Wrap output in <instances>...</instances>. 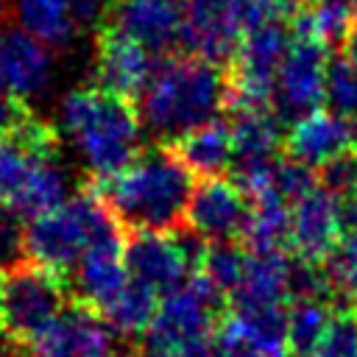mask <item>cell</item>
<instances>
[{"label": "cell", "instance_id": "11", "mask_svg": "<svg viewBox=\"0 0 357 357\" xmlns=\"http://www.w3.org/2000/svg\"><path fill=\"white\" fill-rule=\"evenodd\" d=\"M156 64L159 59L142 45H137L134 39L117 33L109 25L98 28L95 61H92L95 86L114 92L120 98H128V100H139V95L145 92L148 81L156 73Z\"/></svg>", "mask_w": 357, "mask_h": 357}, {"label": "cell", "instance_id": "15", "mask_svg": "<svg viewBox=\"0 0 357 357\" xmlns=\"http://www.w3.org/2000/svg\"><path fill=\"white\" fill-rule=\"evenodd\" d=\"M53 47L22 28H0V89L17 100L36 98L53 78Z\"/></svg>", "mask_w": 357, "mask_h": 357}, {"label": "cell", "instance_id": "9", "mask_svg": "<svg viewBox=\"0 0 357 357\" xmlns=\"http://www.w3.org/2000/svg\"><path fill=\"white\" fill-rule=\"evenodd\" d=\"M251 212L254 204L234 178H201V184L192 190L184 226H190L206 243H234L240 240Z\"/></svg>", "mask_w": 357, "mask_h": 357}, {"label": "cell", "instance_id": "26", "mask_svg": "<svg viewBox=\"0 0 357 357\" xmlns=\"http://www.w3.org/2000/svg\"><path fill=\"white\" fill-rule=\"evenodd\" d=\"M324 106L346 120L357 114V67L346 56H329Z\"/></svg>", "mask_w": 357, "mask_h": 357}, {"label": "cell", "instance_id": "22", "mask_svg": "<svg viewBox=\"0 0 357 357\" xmlns=\"http://www.w3.org/2000/svg\"><path fill=\"white\" fill-rule=\"evenodd\" d=\"M245 251H287L290 248V206L254 204V212L237 240Z\"/></svg>", "mask_w": 357, "mask_h": 357}, {"label": "cell", "instance_id": "28", "mask_svg": "<svg viewBox=\"0 0 357 357\" xmlns=\"http://www.w3.org/2000/svg\"><path fill=\"white\" fill-rule=\"evenodd\" d=\"M307 357H357V318L351 310H337L326 335Z\"/></svg>", "mask_w": 357, "mask_h": 357}, {"label": "cell", "instance_id": "37", "mask_svg": "<svg viewBox=\"0 0 357 357\" xmlns=\"http://www.w3.org/2000/svg\"><path fill=\"white\" fill-rule=\"evenodd\" d=\"M0 321H3V273H0Z\"/></svg>", "mask_w": 357, "mask_h": 357}, {"label": "cell", "instance_id": "4", "mask_svg": "<svg viewBox=\"0 0 357 357\" xmlns=\"http://www.w3.org/2000/svg\"><path fill=\"white\" fill-rule=\"evenodd\" d=\"M114 231H126L103 198L89 187L61 206L36 215L22 229V259L36 262L64 279H70L73 268L84 257V251Z\"/></svg>", "mask_w": 357, "mask_h": 357}, {"label": "cell", "instance_id": "39", "mask_svg": "<svg viewBox=\"0 0 357 357\" xmlns=\"http://www.w3.org/2000/svg\"><path fill=\"white\" fill-rule=\"evenodd\" d=\"M0 357H22V354H6V351H0Z\"/></svg>", "mask_w": 357, "mask_h": 357}, {"label": "cell", "instance_id": "12", "mask_svg": "<svg viewBox=\"0 0 357 357\" xmlns=\"http://www.w3.org/2000/svg\"><path fill=\"white\" fill-rule=\"evenodd\" d=\"M103 25L134 39L153 56L181 47L184 3L181 0H114Z\"/></svg>", "mask_w": 357, "mask_h": 357}, {"label": "cell", "instance_id": "8", "mask_svg": "<svg viewBox=\"0 0 357 357\" xmlns=\"http://www.w3.org/2000/svg\"><path fill=\"white\" fill-rule=\"evenodd\" d=\"M22 351V357H120L117 335L98 310L81 301L67 304Z\"/></svg>", "mask_w": 357, "mask_h": 357}, {"label": "cell", "instance_id": "2", "mask_svg": "<svg viewBox=\"0 0 357 357\" xmlns=\"http://www.w3.org/2000/svg\"><path fill=\"white\" fill-rule=\"evenodd\" d=\"M229 103V73L198 56L159 59L153 78L139 95L142 128L170 145L173 139L218 120Z\"/></svg>", "mask_w": 357, "mask_h": 357}, {"label": "cell", "instance_id": "40", "mask_svg": "<svg viewBox=\"0 0 357 357\" xmlns=\"http://www.w3.org/2000/svg\"><path fill=\"white\" fill-rule=\"evenodd\" d=\"M351 3H354V8H357V0H351Z\"/></svg>", "mask_w": 357, "mask_h": 357}, {"label": "cell", "instance_id": "14", "mask_svg": "<svg viewBox=\"0 0 357 357\" xmlns=\"http://www.w3.org/2000/svg\"><path fill=\"white\" fill-rule=\"evenodd\" d=\"M70 290L75 293V301L92 307V310H103L109 301H114L120 296V290L131 282L128 271H126V237L123 231L106 234L100 240H95L84 257L78 259V265L70 273Z\"/></svg>", "mask_w": 357, "mask_h": 357}, {"label": "cell", "instance_id": "38", "mask_svg": "<svg viewBox=\"0 0 357 357\" xmlns=\"http://www.w3.org/2000/svg\"><path fill=\"white\" fill-rule=\"evenodd\" d=\"M351 315L357 318V298H351Z\"/></svg>", "mask_w": 357, "mask_h": 357}, {"label": "cell", "instance_id": "19", "mask_svg": "<svg viewBox=\"0 0 357 357\" xmlns=\"http://www.w3.org/2000/svg\"><path fill=\"white\" fill-rule=\"evenodd\" d=\"M159 298L162 296L153 293L151 287L139 282H128L120 290V296L100 310V315L117 337L137 340V337H145V332L151 329L153 315L159 310Z\"/></svg>", "mask_w": 357, "mask_h": 357}, {"label": "cell", "instance_id": "21", "mask_svg": "<svg viewBox=\"0 0 357 357\" xmlns=\"http://www.w3.org/2000/svg\"><path fill=\"white\" fill-rule=\"evenodd\" d=\"M20 28L42 39L47 47H64L73 42L78 25L70 11V0H14Z\"/></svg>", "mask_w": 357, "mask_h": 357}, {"label": "cell", "instance_id": "29", "mask_svg": "<svg viewBox=\"0 0 357 357\" xmlns=\"http://www.w3.org/2000/svg\"><path fill=\"white\" fill-rule=\"evenodd\" d=\"M318 184L340 201H357V148L343 151L318 173Z\"/></svg>", "mask_w": 357, "mask_h": 357}, {"label": "cell", "instance_id": "20", "mask_svg": "<svg viewBox=\"0 0 357 357\" xmlns=\"http://www.w3.org/2000/svg\"><path fill=\"white\" fill-rule=\"evenodd\" d=\"M287 304H229V315L265 357H287Z\"/></svg>", "mask_w": 357, "mask_h": 357}, {"label": "cell", "instance_id": "23", "mask_svg": "<svg viewBox=\"0 0 357 357\" xmlns=\"http://www.w3.org/2000/svg\"><path fill=\"white\" fill-rule=\"evenodd\" d=\"M337 307L326 301H293L287 310V346L298 357H307L326 335Z\"/></svg>", "mask_w": 357, "mask_h": 357}, {"label": "cell", "instance_id": "32", "mask_svg": "<svg viewBox=\"0 0 357 357\" xmlns=\"http://www.w3.org/2000/svg\"><path fill=\"white\" fill-rule=\"evenodd\" d=\"M109 8H112V0H70V11L78 28H92V25L100 28Z\"/></svg>", "mask_w": 357, "mask_h": 357}, {"label": "cell", "instance_id": "5", "mask_svg": "<svg viewBox=\"0 0 357 357\" xmlns=\"http://www.w3.org/2000/svg\"><path fill=\"white\" fill-rule=\"evenodd\" d=\"M70 282L36 262L20 259L3 271V321L0 335L11 346H25L64 307Z\"/></svg>", "mask_w": 357, "mask_h": 357}, {"label": "cell", "instance_id": "18", "mask_svg": "<svg viewBox=\"0 0 357 357\" xmlns=\"http://www.w3.org/2000/svg\"><path fill=\"white\" fill-rule=\"evenodd\" d=\"M234 142V165H262L284 148L282 120L273 109H240L229 120Z\"/></svg>", "mask_w": 357, "mask_h": 357}, {"label": "cell", "instance_id": "36", "mask_svg": "<svg viewBox=\"0 0 357 357\" xmlns=\"http://www.w3.org/2000/svg\"><path fill=\"white\" fill-rule=\"evenodd\" d=\"M6 17H8V0H0V28H3Z\"/></svg>", "mask_w": 357, "mask_h": 357}, {"label": "cell", "instance_id": "30", "mask_svg": "<svg viewBox=\"0 0 357 357\" xmlns=\"http://www.w3.org/2000/svg\"><path fill=\"white\" fill-rule=\"evenodd\" d=\"M209 354L212 357H265L259 346L243 332V326L229 312L220 318V324L209 337Z\"/></svg>", "mask_w": 357, "mask_h": 357}, {"label": "cell", "instance_id": "10", "mask_svg": "<svg viewBox=\"0 0 357 357\" xmlns=\"http://www.w3.org/2000/svg\"><path fill=\"white\" fill-rule=\"evenodd\" d=\"M343 234V201L321 184H315L290 206V251L296 259L324 265Z\"/></svg>", "mask_w": 357, "mask_h": 357}, {"label": "cell", "instance_id": "31", "mask_svg": "<svg viewBox=\"0 0 357 357\" xmlns=\"http://www.w3.org/2000/svg\"><path fill=\"white\" fill-rule=\"evenodd\" d=\"M22 218L0 204V268L22 259Z\"/></svg>", "mask_w": 357, "mask_h": 357}, {"label": "cell", "instance_id": "33", "mask_svg": "<svg viewBox=\"0 0 357 357\" xmlns=\"http://www.w3.org/2000/svg\"><path fill=\"white\" fill-rule=\"evenodd\" d=\"M28 112H31L28 103H22V100H17V98H11L8 92L0 89V137H8L22 123V117Z\"/></svg>", "mask_w": 357, "mask_h": 357}, {"label": "cell", "instance_id": "6", "mask_svg": "<svg viewBox=\"0 0 357 357\" xmlns=\"http://www.w3.org/2000/svg\"><path fill=\"white\" fill-rule=\"evenodd\" d=\"M223 315H226V296L206 276L192 273L181 287L159 298V310L139 349L159 351V349L209 343Z\"/></svg>", "mask_w": 357, "mask_h": 357}, {"label": "cell", "instance_id": "7", "mask_svg": "<svg viewBox=\"0 0 357 357\" xmlns=\"http://www.w3.org/2000/svg\"><path fill=\"white\" fill-rule=\"evenodd\" d=\"M326 64L329 53L326 45L312 36L293 33L284 61L273 81L271 109L282 123H296L324 106V86H326Z\"/></svg>", "mask_w": 357, "mask_h": 357}, {"label": "cell", "instance_id": "1", "mask_svg": "<svg viewBox=\"0 0 357 357\" xmlns=\"http://www.w3.org/2000/svg\"><path fill=\"white\" fill-rule=\"evenodd\" d=\"M126 231H173L184 226L195 190L190 167L165 145L139 153L120 173L92 181Z\"/></svg>", "mask_w": 357, "mask_h": 357}, {"label": "cell", "instance_id": "35", "mask_svg": "<svg viewBox=\"0 0 357 357\" xmlns=\"http://www.w3.org/2000/svg\"><path fill=\"white\" fill-rule=\"evenodd\" d=\"M349 131H351V148H357V114L349 117Z\"/></svg>", "mask_w": 357, "mask_h": 357}, {"label": "cell", "instance_id": "17", "mask_svg": "<svg viewBox=\"0 0 357 357\" xmlns=\"http://www.w3.org/2000/svg\"><path fill=\"white\" fill-rule=\"evenodd\" d=\"M187 167L192 176L201 178H215L223 176L234 165V142H231V128L229 120H212L167 145Z\"/></svg>", "mask_w": 357, "mask_h": 357}, {"label": "cell", "instance_id": "27", "mask_svg": "<svg viewBox=\"0 0 357 357\" xmlns=\"http://www.w3.org/2000/svg\"><path fill=\"white\" fill-rule=\"evenodd\" d=\"M326 276L337 296L357 298V231H346L332 251V257L324 262Z\"/></svg>", "mask_w": 357, "mask_h": 357}, {"label": "cell", "instance_id": "24", "mask_svg": "<svg viewBox=\"0 0 357 357\" xmlns=\"http://www.w3.org/2000/svg\"><path fill=\"white\" fill-rule=\"evenodd\" d=\"M59 156V153H36L28 145H22L17 137H0V204L11 206L14 198L22 192L31 170L39 159Z\"/></svg>", "mask_w": 357, "mask_h": 357}, {"label": "cell", "instance_id": "25", "mask_svg": "<svg viewBox=\"0 0 357 357\" xmlns=\"http://www.w3.org/2000/svg\"><path fill=\"white\" fill-rule=\"evenodd\" d=\"M245 257H248V251L240 243H209L206 257H204L198 273L206 276L229 298L240 287V282H243Z\"/></svg>", "mask_w": 357, "mask_h": 357}, {"label": "cell", "instance_id": "34", "mask_svg": "<svg viewBox=\"0 0 357 357\" xmlns=\"http://www.w3.org/2000/svg\"><path fill=\"white\" fill-rule=\"evenodd\" d=\"M340 47H343V56L357 67V20H354V25H351V31H349V36Z\"/></svg>", "mask_w": 357, "mask_h": 357}, {"label": "cell", "instance_id": "16", "mask_svg": "<svg viewBox=\"0 0 357 357\" xmlns=\"http://www.w3.org/2000/svg\"><path fill=\"white\" fill-rule=\"evenodd\" d=\"M349 148H351L349 120L332 114L329 109H318L296 120L284 134V156L310 170H321L326 162H332Z\"/></svg>", "mask_w": 357, "mask_h": 357}, {"label": "cell", "instance_id": "3", "mask_svg": "<svg viewBox=\"0 0 357 357\" xmlns=\"http://www.w3.org/2000/svg\"><path fill=\"white\" fill-rule=\"evenodd\" d=\"M59 123L95 181L128 167L142 148V120L134 100L95 84L61 98Z\"/></svg>", "mask_w": 357, "mask_h": 357}, {"label": "cell", "instance_id": "13", "mask_svg": "<svg viewBox=\"0 0 357 357\" xmlns=\"http://www.w3.org/2000/svg\"><path fill=\"white\" fill-rule=\"evenodd\" d=\"M126 271L131 282H139L159 296L173 293L192 276L173 231H131L126 240Z\"/></svg>", "mask_w": 357, "mask_h": 357}, {"label": "cell", "instance_id": "41", "mask_svg": "<svg viewBox=\"0 0 357 357\" xmlns=\"http://www.w3.org/2000/svg\"><path fill=\"white\" fill-rule=\"evenodd\" d=\"M307 3H315V0H307Z\"/></svg>", "mask_w": 357, "mask_h": 357}]
</instances>
